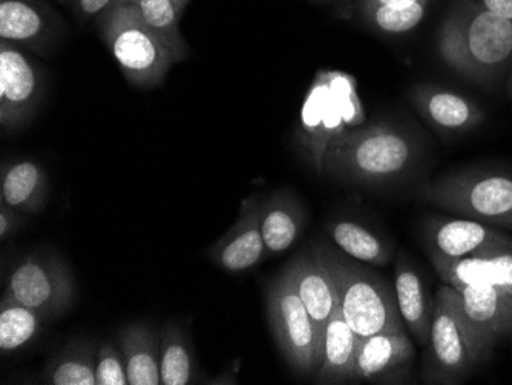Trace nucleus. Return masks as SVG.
<instances>
[{"instance_id":"obj_20","label":"nucleus","mask_w":512,"mask_h":385,"mask_svg":"<svg viewBox=\"0 0 512 385\" xmlns=\"http://www.w3.org/2000/svg\"><path fill=\"white\" fill-rule=\"evenodd\" d=\"M50 191L48 174L34 160H13L2 165V203L19 214H36Z\"/></svg>"},{"instance_id":"obj_25","label":"nucleus","mask_w":512,"mask_h":385,"mask_svg":"<svg viewBox=\"0 0 512 385\" xmlns=\"http://www.w3.org/2000/svg\"><path fill=\"white\" fill-rule=\"evenodd\" d=\"M132 7L137 8L143 22L149 30L165 43L175 62H183L189 54V47L181 34V17L172 0H135Z\"/></svg>"},{"instance_id":"obj_16","label":"nucleus","mask_w":512,"mask_h":385,"mask_svg":"<svg viewBox=\"0 0 512 385\" xmlns=\"http://www.w3.org/2000/svg\"><path fill=\"white\" fill-rule=\"evenodd\" d=\"M437 275L450 286L494 287L512 295V244L459 260L430 257Z\"/></svg>"},{"instance_id":"obj_1","label":"nucleus","mask_w":512,"mask_h":385,"mask_svg":"<svg viewBox=\"0 0 512 385\" xmlns=\"http://www.w3.org/2000/svg\"><path fill=\"white\" fill-rule=\"evenodd\" d=\"M437 54L463 79L496 88L512 66V22L474 0H453L437 33Z\"/></svg>"},{"instance_id":"obj_9","label":"nucleus","mask_w":512,"mask_h":385,"mask_svg":"<svg viewBox=\"0 0 512 385\" xmlns=\"http://www.w3.org/2000/svg\"><path fill=\"white\" fill-rule=\"evenodd\" d=\"M4 298L53 321L73 307L76 281L68 264L57 255H28L11 272Z\"/></svg>"},{"instance_id":"obj_11","label":"nucleus","mask_w":512,"mask_h":385,"mask_svg":"<svg viewBox=\"0 0 512 385\" xmlns=\"http://www.w3.org/2000/svg\"><path fill=\"white\" fill-rule=\"evenodd\" d=\"M65 33L62 17L45 0H0V39L48 54Z\"/></svg>"},{"instance_id":"obj_23","label":"nucleus","mask_w":512,"mask_h":385,"mask_svg":"<svg viewBox=\"0 0 512 385\" xmlns=\"http://www.w3.org/2000/svg\"><path fill=\"white\" fill-rule=\"evenodd\" d=\"M394 292L398 298L402 320L417 343L427 346L430 339L433 304L428 300L424 284L416 269L405 258H399L394 270Z\"/></svg>"},{"instance_id":"obj_31","label":"nucleus","mask_w":512,"mask_h":385,"mask_svg":"<svg viewBox=\"0 0 512 385\" xmlns=\"http://www.w3.org/2000/svg\"><path fill=\"white\" fill-rule=\"evenodd\" d=\"M63 7L68 8L79 20V24H86L89 20L99 19L106 11L114 7L117 0H59Z\"/></svg>"},{"instance_id":"obj_3","label":"nucleus","mask_w":512,"mask_h":385,"mask_svg":"<svg viewBox=\"0 0 512 385\" xmlns=\"http://www.w3.org/2000/svg\"><path fill=\"white\" fill-rule=\"evenodd\" d=\"M365 122V109L358 93V82L344 71L319 70L299 114L296 140L312 160L318 174L333 140Z\"/></svg>"},{"instance_id":"obj_33","label":"nucleus","mask_w":512,"mask_h":385,"mask_svg":"<svg viewBox=\"0 0 512 385\" xmlns=\"http://www.w3.org/2000/svg\"><path fill=\"white\" fill-rule=\"evenodd\" d=\"M486 11L512 22V0H474Z\"/></svg>"},{"instance_id":"obj_17","label":"nucleus","mask_w":512,"mask_h":385,"mask_svg":"<svg viewBox=\"0 0 512 385\" xmlns=\"http://www.w3.org/2000/svg\"><path fill=\"white\" fill-rule=\"evenodd\" d=\"M416 356L405 330H385L361 338L356 356V381H384L407 369Z\"/></svg>"},{"instance_id":"obj_29","label":"nucleus","mask_w":512,"mask_h":385,"mask_svg":"<svg viewBox=\"0 0 512 385\" xmlns=\"http://www.w3.org/2000/svg\"><path fill=\"white\" fill-rule=\"evenodd\" d=\"M434 0H417L414 4L356 10L359 19L368 27L385 34H405L424 20Z\"/></svg>"},{"instance_id":"obj_8","label":"nucleus","mask_w":512,"mask_h":385,"mask_svg":"<svg viewBox=\"0 0 512 385\" xmlns=\"http://www.w3.org/2000/svg\"><path fill=\"white\" fill-rule=\"evenodd\" d=\"M335 281L336 297L344 320L359 338L405 330L396 292L370 270L325 251Z\"/></svg>"},{"instance_id":"obj_2","label":"nucleus","mask_w":512,"mask_h":385,"mask_svg":"<svg viewBox=\"0 0 512 385\" xmlns=\"http://www.w3.org/2000/svg\"><path fill=\"white\" fill-rule=\"evenodd\" d=\"M419 158L416 137L393 123H373L333 140L322 174L355 185H385L411 171Z\"/></svg>"},{"instance_id":"obj_24","label":"nucleus","mask_w":512,"mask_h":385,"mask_svg":"<svg viewBox=\"0 0 512 385\" xmlns=\"http://www.w3.org/2000/svg\"><path fill=\"white\" fill-rule=\"evenodd\" d=\"M97 350L91 341H80L63 349L43 370L46 385H97Z\"/></svg>"},{"instance_id":"obj_28","label":"nucleus","mask_w":512,"mask_h":385,"mask_svg":"<svg viewBox=\"0 0 512 385\" xmlns=\"http://www.w3.org/2000/svg\"><path fill=\"white\" fill-rule=\"evenodd\" d=\"M43 320L39 313L2 297L0 304V350L16 352L39 336Z\"/></svg>"},{"instance_id":"obj_26","label":"nucleus","mask_w":512,"mask_h":385,"mask_svg":"<svg viewBox=\"0 0 512 385\" xmlns=\"http://www.w3.org/2000/svg\"><path fill=\"white\" fill-rule=\"evenodd\" d=\"M161 385H188L194 381V355L188 338L177 324L160 332Z\"/></svg>"},{"instance_id":"obj_18","label":"nucleus","mask_w":512,"mask_h":385,"mask_svg":"<svg viewBox=\"0 0 512 385\" xmlns=\"http://www.w3.org/2000/svg\"><path fill=\"white\" fill-rule=\"evenodd\" d=\"M290 269L302 303L309 310L313 323L324 333L338 306L335 281L325 251L316 249L312 254L296 258Z\"/></svg>"},{"instance_id":"obj_5","label":"nucleus","mask_w":512,"mask_h":385,"mask_svg":"<svg viewBox=\"0 0 512 385\" xmlns=\"http://www.w3.org/2000/svg\"><path fill=\"white\" fill-rule=\"evenodd\" d=\"M424 373L427 384H460L488 361L463 315L459 293L444 284L433 303Z\"/></svg>"},{"instance_id":"obj_19","label":"nucleus","mask_w":512,"mask_h":385,"mask_svg":"<svg viewBox=\"0 0 512 385\" xmlns=\"http://www.w3.org/2000/svg\"><path fill=\"white\" fill-rule=\"evenodd\" d=\"M359 338L342 316L339 304L324 332V358L313 376L316 384L332 385L356 382V356Z\"/></svg>"},{"instance_id":"obj_34","label":"nucleus","mask_w":512,"mask_h":385,"mask_svg":"<svg viewBox=\"0 0 512 385\" xmlns=\"http://www.w3.org/2000/svg\"><path fill=\"white\" fill-rule=\"evenodd\" d=\"M417 0H356V10H365V8L391 7V5L414 4Z\"/></svg>"},{"instance_id":"obj_6","label":"nucleus","mask_w":512,"mask_h":385,"mask_svg":"<svg viewBox=\"0 0 512 385\" xmlns=\"http://www.w3.org/2000/svg\"><path fill=\"white\" fill-rule=\"evenodd\" d=\"M97 25L129 85L157 88L177 65L171 51L149 30L132 5L111 8L97 19Z\"/></svg>"},{"instance_id":"obj_35","label":"nucleus","mask_w":512,"mask_h":385,"mask_svg":"<svg viewBox=\"0 0 512 385\" xmlns=\"http://www.w3.org/2000/svg\"><path fill=\"white\" fill-rule=\"evenodd\" d=\"M132 2H135V0H117L114 7H119V5H129L132 4ZM189 2H191V0H172V4L175 5V8H177L178 14H180V16H183L184 10H186V7H188Z\"/></svg>"},{"instance_id":"obj_14","label":"nucleus","mask_w":512,"mask_h":385,"mask_svg":"<svg viewBox=\"0 0 512 385\" xmlns=\"http://www.w3.org/2000/svg\"><path fill=\"white\" fill-rule=\"evenodd\" d=\"M266 254L261 234V203L256 197H250L241 203L234 226L212 244L207 257L226 272L240 274L258 266Z\"/></svg>"},{"instance_id":"obj_7","label":"nucleus","mask_w":512,"mask_h":385,"mask_svg":"<svg viewBox=\"0 0 512 385\" xmlns=\"http://www.w3.org/2000/svg\"><path fill=\"white\" fill-rule=\"evenodd\" d=\"M267 320L287 366L298 375L315 376L324 358V333L302 303L290 266L269 284Z\"/></svg>"},{"instance_id":"obj_30","label":"nucleus","mask_w":512,"mask_h":385,"mask_svg":"<svg viewBox=\"0 0 512 385\" xmlns=\"http://www.w3.org/2000/svg\"><path fill=\"white\" fill-rule=\"evenodd\" d=\"M97 385H129L125 356L112 343H102L97 350Z\"/></svg>"},{"instance_id":"obj_4","label":"nucleus","mask_w":512,"mask_h":385,"mask_svg":"<svg viewBox=\"0 0 512 385\" xmlns=\"http://www.w3.org/2000/svg\"><path fill=\"white\" fill-rule=\"evenodd\" d=\"M428 205L512 231V169L468 168L419 189Z\"/></svg>"},{"instance_id":"obj_13","label":"nucleus","mask_w":512,"mask_h":385,"mask_svg":"<svg viewBox=\"0 0 512 385\" xmlns=\"http://www.w3.org/2000/svg\"><path fill=\"white\" fill-rule=\"evenodd\" d=\"M430 257L459 260L512 244V237L470 218H433L425 224Z\"/></svg>"},{"instance_id":"obj_10","label":"nucleus","mask_w":512,"mask_h":385,"mask_svg":"<svg viewBox=\"0 0 512 385\" xmlns=\"http://www.w3.org/2000/svg\"><path fill=\"white\" fill-rule=\"evenodd\" d=\"M45 94V71L14 43L0 42V125L19 131L36 116Z\"/></svg>"},{"instance_id":"obj_32","label":"nucleus","mask_w":512,"mask_h":385,"mask_svg":"<svg viewBox=\"0 0 512 385\" xmlns=\"http://www.w3.org/2000/svg\"><path fill=\"white\" fill-rule=\"evenodd\" d=\"M20 214L14 209L8 208L7 205H0V238L7 240L20 228Z\"/></svg>"},{"instance_id":"obj_12","label":"nucleus","mask_w":512,"mask_h":385,"mask_svg":"<svg viewBox=\"0 0 512 385\" xmlns=\"http://www.w3.org/2000/svg\"><path fill=\"white\" fill-rule=\"evenodd\" d=\"M453 287V286H451ZM480 349L490 359L497 344L512 339V295L494 287L454 286Z\"/></svg>"},{"instance_id":"obj_22","label":"nucleus","mask_w":512,"mask_h":385,"mask_svg":"<svg viewBox=\"0 0 512 385\" xmlns=\"http://www.w3.org/2000/svg\"><path fill=\"white\" fill-rule=\"evenodd\" d=\"M117 341L125 356L129 385H161L160 333L149 324L132 323L120 330Z\"/></svg>"},{"instance_id":"obj_15","label":"nucleus","mask_w":512,"mask_h":385,"mask_svg":"<svg viewBox=\"0 0 512 385\" xmlns=\"http://www.w3.org/2000/svg\"><path fill=\"white\" fill-rule=\"evenodd\" d=\"M410 100L425 122L440 134H467L485 122V111L476 102L444 86H413Z\"/></svg>"},{"instance_id":"obj_27","label":"nucleus","mask_w":512,"mask_h":385,"mask_svg":"<svg viewBox=\"0 0 512 385\" xmlns=\"http://www.w3.org/2000/svg\"><path fill=\"white\" fill-rule=\"evenodd\" d=\"M330 238L350 257L373 266H387L391 252L381 238L355 221H335L327 226Z\"/></svg>"},{"instance_id":"obj_36","label":"nucleus","mask_w":512,"mask_h":385,"mask_svg":"<svg viewBox=\"0 0 512 385\" xmlns=\"http://www.w3.org/2000/svg\"><path fill=\"white\" fill-rule=\"evenodd\" d=\"M508 96L512 100V66L508 73Z\"/></svg>"},{"instance_id":"obj_21","label":"nucleus","mask_w":512,"mask_h":385,"mask_svg":"<svg viewBox=\"0 0 512 385\" xmlns=\"http://www.w3.org/2000/svg\"><path fill=\"white\" fill-rule=\"evenodd\" d=\"M304 209L290 191H278L261 205V234L267 254L287 251L301 237Z\"/></svg>"}]
</instances>
